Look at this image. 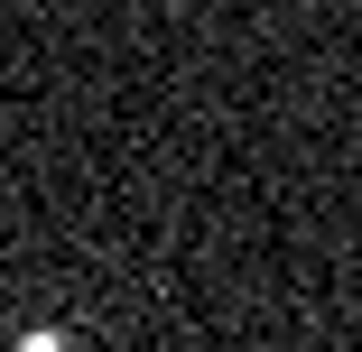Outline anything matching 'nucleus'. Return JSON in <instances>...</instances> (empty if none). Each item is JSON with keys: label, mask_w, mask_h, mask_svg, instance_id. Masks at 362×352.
<instances>
[{"label": "nucleus", "mask_w": 362, "mask_h": 352, "mask_svg": "<svg viewBox=\"0 0 362 352\" xmlns=\"http://www.w3.org/2000/svg\"><path fill=\"white\" fill-rule=\"evenodd\" d=\"M19 352H65V334H56V324H37V334H28Z\"/></svg>", "instance_id": "f257e3e1"}]
</instances>
